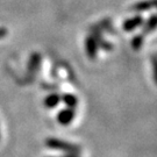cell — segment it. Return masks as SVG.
I'll return each instance as SVG.
<instances>
[{"mask_svg":"<svg viewBox=\"0 0 157 157\" xmlns=\"http://www.w3.org/2000/svg\"><path fill=\"white\" fill-rule=\"evenodd\" d=\"M47 146L49 148H52V149L67 151L69 154H76V152L79 151V148L77 146H73V144H70V143L58 140H48L47 141Z\"/></svg>","mask_w":157,"mask_h":157,"instance_id":"obj_1","label":"cell"},{"mask_svg":"<svg viewBox=\"0 0 157 157\" xmlns=\"http://www.w3.org/2000/svg\"><path fill=\"white\" fill-rule=\"evenodd\" d=\"M63 100H64V102H65L70 108H73V107L77 105V98L72 94L64 95V97H63Z\"/></svg>","mask_w":157,"mask_h":157,"instance_id":"obj_5","label":"cell"},{"mask_svg":"<svg viewBox=\"0 0 157 157\" xmlns=\"http://www.w3.org/2000/svg\"><path fill=\"white\" fill-rule=\"evenodd\" d=\"M61 101V97L57 94H50L48 95L47 98H45L44 100V104L47 107H49V108H54V107H56L58 105V102Z\"/></svg>","mask_w":157,"mask_h":157,"instance_id":"obj_3","label":"cell"},{"mask_svg":"<svg viewBox=\"0 0 157 157\" xmlns=\"http://www.w3.org/2000/svg\"><path fill=\"white\" fill-rule=\"evenodd\" d=\"M75 117V113H73L72 108H67V109H63L62 112L58 114V122L63 126H67V124H71V121L73 120Z\"/></svg>","mask_w":157,"mask_h":157,"instance_id":"obj_2","label":"cell"},{"mask_svg":"<svg viewBox=\"0 0 157 157\" xmlns=\"http://www.w3.org/2000/svg\"><path fill=\"white\" fill-rule=\"evenodd\" d=\"M86 47H87V54H90L91 58H93L95 55V43L92 39H89L86 42Z\"/></svg>","mask_w":157,"mask_h":157,"instance_id":"obj_6","label":"cell"},{"mask_svg":"<svg viewBox=\"0 0 157 157\" xmlns=\"http://www.w3.org/2000/svg\"><path fill=\"white\" fill-rule=\"evenodd\" d=\"M63 157H78L77 155H75V154H69V155H65V156Z\"/></svg>","mask_w":157,"mask_h":157,"instance_id":"obj_7","label":"cell"},{"mask_svg":"<svg viewBox=\"0 0 157 157\" xmlns=\"http://www.w3.org/2000/svg\"><path fill=\"white\" fill-rule=\"evenodd\" d=\"M141 23V19L140 17H134V19H130V20H127L126 22L124 23V30H132V29L139 26Z\"/></svg>","mask_w":157,"mask_h":157,"instance_id":"obj_4","label":"cell"}]
</instances>
